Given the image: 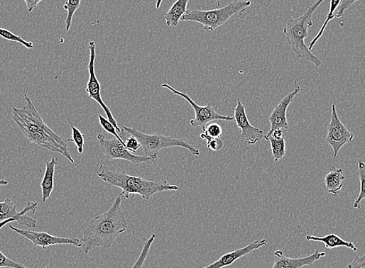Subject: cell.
Segmentation results:
<instances>
[{"instance_id":"obj_1","label":"cell","mask_w":365,"mask_h":268,"mask_svg":"<svg viewBox=\"0 0 365 268\" xmlns=\"http://www.w3.org/2000/svg\"><path fill=\"white\" fill-rule=\"evenodd\" d=\"M24 97L26 105L22 108L12 106L13 120L18 124L24 137L31 143L59 153L75 164L67 144L44 122L28 94H25Z\"/></svg>"},{"instance_id":"obj_9","label":"cell","mask_w":365,"mask_h":268,"mask_svg":"<svg viewBox=\"0 0 365 268\" xmlns=\"http://www.w3.org/2000/svg\"><path fill=\"white\" fill-rule=\"evenodd\" d=\"M89 50L90 53L88 65L89 77L87 84L86 91L90 99L95 100V101L102 106L107 117V120L114 125L116 130H117L119 134L121 133V129L119 127L117 121L114 119L110 108L106 105L102 97L101 83L99 82L95 73L96 44L94 41L89 42Z\"/></svg>"},{"instance_id":"obj_5","label":"cell","mask_w":365,"mask_h":268,"mask_svg":"<svg viewBox=\"0 0 365 268\" xmlns=\"http://www.w3.org/2000/svg\"><path fill=\"white\" fill-rule=\"evenodd\" d=\"M251 6L250 0H240L217 10L190 11L182 16L181 21L201 23L205 30L214 31L225 24L231 16L244 12Z\"/></svg>"},{"instance_id":"obj_41","label":"cell","mask_w":365,"mask_h":268,"mask_svg":"<svg viewBox=\"0 0 365 268\" xmlns=\"http://www.w3.org/2000/svg\"><path fill=\"white\" fill-rule=\"evenodd\" d=\"M143 2H146V0H143Z\"/></svg>"},{"instance_id":"obj_21","label":"cell","mask_w":365,"mask_h":268,"mask_svg":"<svg viewBox=\"0 0 365 268\" xmlns=\"http://www.w3.org/2000/svg\"><path fill=\"white\" fill-rule=\"evenodd\" d=\"M341 1L342 0H330L329 10L327 16V19L325 23L322 24V26L320 30L319 33H317V35L315 37L313 40L310 42V44L309 45V49L310 50V51L313 48L315 45L317 44L318 40L322 36L323 33H325L329 22L334 18V13L339 4H341Z\"/></svg>"},{"instance_id":"obj_6","label":"cell","mask_w":365,"mask_h":268,"mask_svg":"<svg viewBox=\"0 0 365 268\" xmlns=\"http://www.w3.org/2000/svg\"><path fill=\"white\" fill-rule=\"evenodd\" d=\"M122 129L130 134V135L134 136L138 139L141 147L143 148L146 156L148 157L156 155L163 149L173 147L185 148L195 156L201 155L200 150L180 138L163 136L158 133L147 134L140 132L135 128L124 127V125Z\"/></svg>"},{"instance_id":"obj_25","label":"cell","mask_w":365,"mask_h":268,"mask_svg":"<svg viewBox=\"0 0 365 268\" xmlns=\"http://www.w3.org/2000/svg\"><path fill=\"white\" fill-rule=\"evenodd\" d=\"M222 134L221 125L217 123H209L203 128V133L200 134V138H220Z\"/></svg>"},{"instance_id":"obj_31","label":"cell","mask_w":365,"mask_h":268,"mask_svg":"<svg viewBox=\"0 0 365 268\" xmlns=\"http://www.w3.org/2000/svg\"><path fill=\"white\" fill-rule=\"evenodd\" d=\"M361 1V0H342L335 13L334 18H341L344 16L346 11L354 4L356 2Z\"/></svg>"},{"instance_id":"obj_19","label":"cell","mask_w":365,"mask_h":268,"mask_svg":"<svg viewBox=\"0 0 365 268\" xmlns=\"http://www.w3.org/2000/svg\"><path fill=\"white\" fill-rule=\"evenodd\" d=\"M305 239L309 241H317L323 242L327 249H334L336 247H347L352 249L354 252H358L359 248L356 247L352 242H347L342 238L336 235V234L330 233L325 237L320 238L315 236H306Z\"/></svg>"},{"instance_id":"obj_30","label":"cell","mask_w":365,"mask_h":268,"mask_svg":"<svg viewBox=\"0 0 365 268\" xmlns=\"http://www.w3.org/2000/svg\"><path fill=\"white\" fill-rule=\"evenodd\" d=\"M98 119L99 124L102 125V127L104 128V130L106 132L112 134V135L114 136L115 138H117L124 145V142L120 137L117 130H116L114 125L109 120L104 118V117L102 115H98Z\"/></svg>"},{"instance_id":"obj_28","label":"cell","mask_w":365,"mask_h":268,"mask_svg":"<svg viewBox=\"0 0 365 268\" xmlns=\"http://www.w3.org/2000/svg\"><path fill=\"white\" fill-rule=\"evenodd\" d=\"M0 37L7 40L18 42V43L23 45L28 49L34 48V44L32 42L24 40L20 36L14 35V33L6 29L0 28Z\"/></svg>"},{"instance_id":"obj_33","label":"cell","mask_w":365,"mask_h":268,"mask_svg":"<svg viewBox=\"0 0 365 268\" xmlns=\"http://www.w3.org/2000/svg\"><path fill=\"white\" fill-rule=\"evenodd\" d=\"M207 148L212 152H218L222 149L223 141L220 138H206Z\"/></svg>"},{"instance_id":"obj_10","label":"cell","mask_w":365,"mask_h":268,"mask_svg":"<svg viewBox=\"0 0 365 268\" xmlns=\"http://www.w3.org/2000/svg\"><path fill=\"white\" fill-rule=\"evenodd\" d=\"M354 133L348 130L339 120L336 105L331 106L330 122L327 127L326 143L333 149V156L336 157L341 149L354 139Z\"/></svg>"},{"instance_id":"obj_36","label":"cell","mask_w":365,"mask_h":268,"mask_svg":"<svg viewBox=\"0 0 365 268\" xmlns=\"http://www.w3.org/2000/svg\"><path fill=\"white\" fill-rule=\"evenodd\" d=\"M11 222H16L15 219H10L5 221L0 222V230L5 227V225Z\"/></svg>"},{"instance_id":"obj_27","label":"cell","mask_w":365,"mask_h":268,"mask_svg":"<svg viewBox=\"0 0 365 268\" xmlns=\"http://www.w3.org/2000/svg\"><path fill=\"white\" fill-rule=\"evenodd\" d=\"M69 123L72 129V138L68 140L73 142L77 147L78 152L82 154L85 150V134H82L70 121Z\"/></svg>"},{"instance_id":"obj_38","label":"cell","mask_w":365,"mask_h":268,"mask_svg":"<svg viewBox=\"0 0 365 268\" xmlns=\"http://www.w3.org/2000/svg\"><path fill=\"white\" fill-rule=\"evenodd\" d=\"M8 184H9V182H7L6 180H0V186H7Z\"/></svg>"},{"instance_id":"obj_39","label":"cell","mask_w":365,"mask_h":268,"mask_svg":"<svg viewBox=\"0 0 365 268\" xmlns=\"http://www.w3.org/2000/svg\"><path fill=\"white\" fill-rule=\"evenodd\" d=\"M217 6H220V0H217Z\"/></svg>"},{"instance_id":"obj_15","label":"cell","mask_w":365,"mask_h":268,"mask_svg":"<svg viewBox=\"0 0 365 268\" xmlns=\"http://www.w3.org/2000/svg\"><path fill=\"white\" fill-rule=\"evenodd\" d=\"M275 264L272 268H303L305 266H310L320 258L325 257V252H320L319 250L315 251L310 256L300 258L288 257L281 250H276L273 253Z\"/></svg>"},{"instance_id":"obj_4","label":"cell","mask_w":365,"mask_h":268,"mask_svg":"<svg viewBox=\"0 0 365 268\" xmlns=\"http://www.w3.org/2000/svg\"><path fill=\"white\" fill-rule=\"evenodd\" d=\"M325 1V0H317L300 18L288 19L284 28L288 44L291 48L293 52L300 60L309 61L317 67L322 65V61L312 53L309 47L305 45V39L309 37V29L313 25V13Z\"/></svg>"},{"instance_id":"obj_20","label":"cell","mask_w":365,"mask_h":268,"mask_svg":"<svg viewBox=\"0 0 365 268\" xmlns=\"http://www.w3.org/2000/svg\"><path fill=\"white\" fill-rule=\"evenodd\" d=\"M190 0H178L173 4L169 11L164 15L165 24L169 27L177 28L180 21L187 13Z\"/></svg>"},{"instance_id":"obj_13","label":"cell","mask_w":365,"mask_h":268,"mask_svg":"<svg viewBox=\"0 0 365 268\" xmlns=\"http://www.w3.org/2000/svg\"><path fill=\"white\" fill-rule=\"evenodd\" d=\"M234 120L237 127L241 130V138L249 145H254L264 138L262 130L254 127L249 121L246 108L239 98L237 99V106L234 108Z\"/></svg>"},{"instance_id":"obj_12","label":"cell","mask_w":365,"mask_h":268,"mask_svg":"<svg viewBox=\"0 0 365 268\" xmlns=\"http://www.w3.org/2000/svg\"><path fill=\"white\" fill-rule=\"evenodd\" d=\"M38 204L34 202H29L24 207L22 211H16V206L11 199H6L4 202L0 203V222L10 219H15L16 222L21 225H26L30 228H36L37 221L26 215L31 212L35 213Z\"/></svg>"},{"instance_id":"obj_37","label":"cell","mask_w":365,"mask_h":268,"mask_svg":"<svg viewBox=\"0 0 365 268\" xmlns=\"http://www.w3.org/2000/svg\"><path fill=\"white\" fill-rule=\"evenodd\" d=\"M162 2H163V0H157L156 4V9H160Z\"/></svg>"},{"instance_id":"obj_24","label":"cell","mask_w":365,"mask_h":268,"mask_svg":"<svg viewBox=\"0 0 365 268\" xmlns=\"http://www.w3.org/2000/svg\"><path fill=\"white\" fill-rule=\"evenodd\" d=\"M81 0H67L64 5V9L67 11V18L65 20V31L68 32L72 26V18L75 13L79 9Z\"/></svg>"},{"instance_id":"obj_17","label":"cell","mask_w":365,"mask_h":268,"mask_svg":"<svg viewBox=\"0 0 365 268\" xmlns=\"http://www.w3.org/2000/svg\"><path fill=\"white\" fill-rule=\"evenodd\" d=\"M345 179L346 176L344 174V172L342 169L332 167L325 179L328 194L337 196L339 191L343 188V182Z\"/></svg>"},{"instance_id":"obj_23","label":"cell","mask_w":365,"mask_h":268,"mask_svg":"<svg viewBox=\"0 0 365 268\" xmlns=\"http://www.w3.org/2000/svg\"><path fill=\"white\" fill-rule=\"evenodd\" d=\"M359 175L361 183L359 195L354 200L353 207L360 209L362 201L365 199V163L362 161L359 162Z\"/></svg>"},{"instance_id":"obj_8","label":"cell","mask_w":365,"mask_h":268,"mask_svg":"<svg viewBox=\"0 0 365 268\" xmlns=\"http://www.w3.org/2000/svg\"><path fill=\"white\" fill-rule=\"evenodd\" d=\"M161 87L163 89H167L172 91L173 94L186 99L189 104L192 106L195 113V118L190 121V124L195 128L197 127H202L204 128L207 124H209V123H212L214 121H223L228 122L235 121L234 117L222 116L218 113L214 111V108L212 104H207L205 106L197 105L187 94L178 91L177 89L170 86V85H168V84H162Z\"/></svg>"},{"instance_id":"obj_3","label":"cell","mask_w":365,"mask_h":268,"mask_svg":"<svg viewBox=\"0 0 365 268\" xmlns=\"http://www.w3.org/2000/svg\"><path fill=\"white\" fill-rule=\"evenodd\" d=\"M98 177L109 185L120 188L121 197L129 199L131 195H139L145 200L165 191H178L176 185H171L167 180L159 182L148 181L143 177L131 176L121 169L111 170L105 165L99 166L96 172Z\"/></svg>"},{"instance_id":"obj_16","label":"cell","mask_w":365,"mask_h":268,"mask_svg":"<svg viewBox=\"0 0 365 268\" xmlns=\"http://www.w3.org/2000/svg\"><path fill=\"white\" fill-rule=\"evenodd\" d=\"M267 245V240H255L245 247L238 249L235 251H232V252L222 255L218 261L202 268H223L230 266L235 263L239 258H242L243 257L251 254L253 251Z\"/></svg>"},{"instance_id":"obj_18","label":"cell","mask_w":365,"mask_h":268,"mask_svg":"<svg viewBox=\"0 0 365 268\" xmlns=\"http://www.w3.org/2000/svg\"><path fill=\"white\" fill-rule=\"evenodd\" d=\"M45 164L46 169L43 181L40 182L43 203H45L50 196H51L54 190V178L58 162L56 161V159L53 157L51 161L46 162Z\"/></svg>"},{"instance_id":"obj_34","label":"cell","mask_w":365,"mask_h":268,"mask_svg":"<svg viewBox=\"0 0 365 268\" xmlns=\"http://www.w3.org/2000/svg\"><path fill=\"white\" fill-rule=\"evenodd\" d=\"M348 268H365V255L356 256L352 264H348Z\"/></svg>"},{"instance_id":"obj_22","label":"cell","mask_w":365,"mask_h":268,"mask_svg":"<svg viewBox=\"0 0 365 268\" xmlns=\"http://www.w3.org/2000/svg\"><path fill=\"white\" fill-rule=\"evenodd\" d=\"M271 143V152L275 162L281 160L286 155V145L285 138L280 139H268Z\"/></svg>"},{"instance_id":"obj_29","label":"cell","mask_w":365,"mask_h":268,"mask_svg":"<svg viewBox=\"0 0 365 268\" xmlns=\"http://www.w3.org/2000/svg\"><path fill=\"white\" fill-rule=\"evenodd\" d=\"M126 134V132L121 129V133H119V135L124 142V145H126V147L129 150L130 152L136 153L141 147L139 141L134 136L131 135V137L127 138Z\"/></svg>"},{"instance_id":"obj_7","label":"cell","mask_w":365,"mask_h":268,"mask_svg":"<svg viewBox=\"0 0 365 268\" xmlns=\"http://www.w3.org/2000/svg\"><path fill=\"white\" fill-rule=\"evenodd\" d=\"M97 140L101 145L102 152L109 160H126L136 166L143 163L148 164H156L159 160L158 156H138L132 154L117 138L107 140L103 134H98Z\"/></svg>"},{"instance_id":"obj_14","label":"cell","mask_w":365,"mask_h":268,"mask_svg":"<svg viewBox=\"0 0 365 268\" xmlns=\"http://www.w3.org/2000/svg\"><path fill=\"white\" fill-rule=\"evenodd\" d=\"M295 89L292 93L288 94L281 101L273 108L272 113L268 117L271 123V128L267 133H271L272 131L278 129L289 130L287 121V110L290 104L294 101L296 95L300 93L301 87L298 85L297 80H295Z\"/></svg>"},{"instance_id":"obj_35","label":"cell","mask_w":365,"mask_h":268,"mask_svg":"<svg viewBox=\"0 0 365 268\" xmlns=\"http://www.w3.org/2000/svg\"><path fill=\"white\" fill-rule=\"evenodd\" d=\"M23 1L26 3L28 12L31 13L33 11L37 10L38 5L43 0H23Z\"/></svg>"},{"instance_id":"obj_32","label":"cell","mask_w":365,"mask_h":268,"mask_svg":"<svg viewBox=\"0 0 365 268\" xmlns=\"http://www.w3.org/2000/svg\"><path fill=\"white\" fill-rule=\"evenodd\" d=\"M0 267H9V268H28L23 264L16 262L5 256L2 251L0 250Z\"/></svg>"},{"instance_id":"obj_26","label":"cell","mask_w":365,"mask_h":268,"mask_svg":"<svg viewBox=\"0 0 365 268\" xmlns=\"http://www.w3.org/2000/svg\"><path fill=\"white\" fill-rule=\"evenodd\" d=\"M156 235L155 233L152 234V236L146 240L142 252H141L136 262L131 268H143L146 258L148 256L149 251H151V247L156 240Z\"/></svg>"},{"instance_id":"obj_11","label":"cell","mask_w":365,"mask_h":268,"mask_svg":"<svg viewBox=\"0 0 365 268\" xmlns=\"http://www.w3.org/2000/svg\"><path fill=\"white\" fill-rule=\"evenodd\" d=\"M10 229L19 235L29 240L36 247H40L46 250L50 246L55 245H72L82 248V242L81 239L73 238H61L51 235L45 232H36L18 229L10 225Z\"/></svg>"},{"instance_id":"obj_2","label":"cell","mask_w":365,"mask_h":268,"mask_svg":"<svg viewBox=\"0 0 365 268\" xmlns=\"http://www.w3.org/2000/svg\"><path fill=\"white\" fill-rule=\"evenodd\" d=\"M128 222L121 209V196L116 198L109 211L95 216L84 232L82 249L86 255L97 247H111L119 234L126 232Z\"/></svg>"},{"instance_id":"obj_40","label":"cell","mask_w":365,"mask_h":268,"mask_svg":"<svg viewBox=\"0 0 365 268\" xmlns=\"http://www.w3.org/2000/svg\"><path fill=\"white\" fill-rule=\"evenodd\" d=\"M45 268H49V267H48V266H47V267H45Z\"/></svg>"}]
</instances>
